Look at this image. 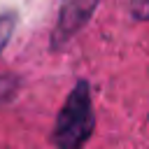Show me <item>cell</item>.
<instances>
[{"mask_svg": "<svg viewBox=\"0 0 149 149\" xmlns=\"http://www.w3.org/2000/svg\"><path fill=\"white\" fill-rule=\"evenodd\" d=\"M93 128H95V112L91 86L86 79H79L68 93L56 116L51 142L56 144V149H84L93 135Z\"/></svg>", "mask_w": 149, "mask_h": 149, "instance_id": "cell-1", "label": "cell"}, {"mask_svg": "<svg viewBox=\"0 0 149 149\" xmlns=\"http://www.w3.org/2000/svg\"><path fill=\"white\" fill-rule=\"evenodd\" d=\"M14 28H16V14H14V12H5V14H0V54L5 51L7 42L12 40Z\"/></svg>", "mask_w": 149, "mask_h": 149, "instance_id": "cell-3", "label": "cell"}, {"mask_svg": "<svg viewBox=\"0 0 149 149\" xmlns=\"http://www.w3.org/2000/svg\"><path fill=\"white\" fill-rule=\"evenodd\" d=\"M130 14L137 21H149V0H130Z\"/></svg>", "mask_w": 149, "mask_h": 149, "instance_id": "cell-4", "label": "cell"}, {"mask_svg": "<svg viewBox=\"0 0 149 149\" xmlns=\"http://www.w3.org/2000/svg\"><path fill=\"white\" fill-rule=\"evenodd\" d=\"M16 91V79L14 77H0V102L12 98Z\"/></svg>", "mask_w": 149, "mask_h": 149, "instance_id": "cell-5", "label": "cell"}, {"mask_svg": "<svg viewBox=\"0 0 149 149\" xmlns=\"http://www.w3.org/2000/svg\"><path fill=\"white\" fill-rule=\"evenodd\" d=\"M100 0H61L58 2V16L51 30V49L65 47L74 35L84 30V26L95 14Z\"/></svg>", "mask_w": 149, "mask_h": 149, "instance_id": "cell-2", "label": "cell"}]
</instances>
